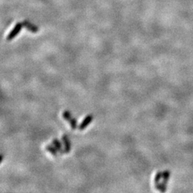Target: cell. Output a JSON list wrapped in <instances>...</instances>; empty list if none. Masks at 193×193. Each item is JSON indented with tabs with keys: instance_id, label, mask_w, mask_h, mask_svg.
Listing matches in <instances>:
<instances>
[{
	"instance_id": "1",
	"label": "cell",
	"mask_w": 193,
	"mask_h": 193,
	"mask_svg": "<svg viewBox=\"0 0 193 193\" xmlns=\"http://www.w3.org/2000/svg\"><path fill=\"white\" fill-rule=\"evenodd\" d=\"M22 26H23V23H17L16 24L15 27H14V29H12L11 31H10V33L9 34L7 37L8 41H10V40L13 39L19 34V31H20L21 29H22Z\"/></svg>"
},
{
	"instance_id": "2",
	"label": "cell",
	"mask_w": 193,
	"mask_h": 193,
	"mask_svg": "<svg viewBox=\"0 0 193 193\" xmlns=\"http://www.w3.org/2000/svg\"><path fill=\"white\" fill-rule=\"evenodd\" d=\"M92 120H93V116L90 115H87V117L84 119V120L82 121V123L80 124V126H79V129H80V130H83V129H85V128L89 125V123L92 122Z\"/></svg>"
},
{
	"instance_id": "3",
	"label": "cell",
	"mask_w": 193,
	"mask_h": 193,
	"mask_svg": "<svg viewBox=\"0 0 193 193\" xmlns=\"http://www.w3.org/2000/svg\"><path fill=\"white\" fill-rule=\"evenodd\" d=\"M62 139L64 145V152H65V153H69L71 150V143H70L69 138L67 137L66 135H64Z\"/></svg>"
},
{
	"instance_id": "4",
	"label": "cell",
	"mask_w": 193,
	"mask_h": 193,
	"mask_svg": "<svg viewBox=\"0 0 193 193\" xmlns=\"http://www.w3.org/2000/svg\"><path fill=\"white\" fill-rule=\"evenodd\" d=\"M52 143H53V145L54 147H55V148L57 149L58 152H59V153L64 154V152H64V150H63V148H62V143H61V142L59 141V140H57V139L53 140V141H52Z\"/></svg>"
},
{
	"instance_id": "5",
	"label": "cell",
	"mask_w": 193,
	"mask_h": 193,
	"mask_svg": "<svg viewBox=\"0 0 193 193\" xmlns=\"http://www.w3.org/2000/svg\"><path fill=\"white\" fill-rule=\"evenodd\" d=\"M23 26H24L27 29H29V31H32V32H37L39 30L37 27L34 26V24H31L30 22H27V21H25V22H23Z\"/></svg>"
},
{
	"instance_id": "6",
	"label": "cell",
	"mask_w": 193,
	"mask_h": 193,
	"mask_svg": "<svg viewBox=\"0 0 193 193\" xmlns=\"http://www.w3.org/2000/svg\"><path fill=\"white\" fill-rule=\"evenodd\" d=\"M45 148H46V150L47 151H49V152H50V153L52 154V155H54V156H55V157H57V150L55 148V147L52 146V145H47Z\"/></svg>"
},
{
	"instance_id": "7",
	"label": "cell",
	"mask_w": 193,
	"mask_h": 193,
	"mask_svg": "<svg viewBox=\"0 0 193 193\" xmlns=\"http://www.w3.org/2000/svg\"><path fill=\"white\" fill-rule=\"evenodd\" d=\"M63 117L64 118V120L68 121V122H69V121L71 120L72 118L71 113H70V112H68V111L64 112V113H63Z\"/></svg>"
},
{
	"instance_id": "8",
	"label": "cell",
	"mask_w": 193,
	"mask_h": 193,
	"mask_svg": "<svg viewBox=\"0 0 193 193\" xmlns=\"http://www.w3.org/2000/svg\"><path fill=\"white\" fill-rule=\"evenodd\" d=\"M69 123H70V126H71V127L73 129H75L77 128V120H75V118H72L71 120H70L69 121Z\"/></svg>"
}]
</instances>
